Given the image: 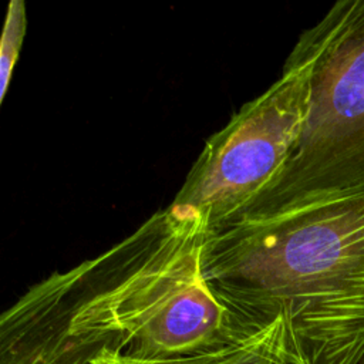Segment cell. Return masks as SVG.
<instances>
[{
    "label": "cell",
    "instance_id": "obj_1",
    "mask_svg": "<svg viewBox=\"0 0 364 364\" xmlns=\"http://www.w3.org/2000/svg\"><path fill=\"white\" fill-rule=\"evenodd\" d=\"M205 269L223 297L283 317L290 364L364 358V189L263 200L208 233Z\"/></svg>",
    "mask_w": 364,
    "mask_h": 364
},
{
    "label": "cell",
    "instance_id": "obj_2",
    "mask_svg": "<svg viewBox=\"0 0 364 364\" xmlns=\"http://www.w3.org/2000/svg\"><path fill=\"white\" fill-rule=\"evenodd\" d=\"M208 230L169 206L107 253L64 277L80 309L142 360L173 358L233 344L274 318L225 299L205 269Z\"/></svg>",
    "mask_w": 364,
    "mask_h": 364
},
{
    "label": "cell",
    "instance_id": "obj_3",
    "mask_svg": "<svg viewBox=\"0 0 364 364\" xmlns=\"http://www.w3.org/2000/svg\"><path fill=\"white\" fill-rule=\"evenodd\" d=\"M311 57L299 38L282 75L213 134L171 203L208 233L260 203L280 182L310 107Z\"/></svg>",
    "mask_w": 364,
    "mask_h": 364
},
{
    "label": "cell",
    "instance_id": "obj_4",
    "mask_svg": "<svg viewBox=\"0 0 364 364\" xmlns=\"http://www.w3.org/2000/svg\"><path fill=\"white\" fill-rule=\"evenodd\" d=\"M300 40L311 57L309 114L264 199L320 200L364 189V0L337 1Z\"/></svg>",
    "mask_w": 364,
    "mask_h": 364
},
{
    "label": "cell",
    "instance_id": "obj_5",
    "mask_svg": "<svg viewBox=\"0 0 364 364\" xmlns=\"http://www.w3.org/2000/svg\"><path fill=\"white\" fill-rule=\"evenodd\" d=\"M117 336L87 316L61 273L34 284L0 318V364H94Z\"/></svg>",
    "mask_w": 364,
    "mask_h": 364
},
{
    "label": "cell",
    "instance_id": "obj_6",
    "mask_svg": "<svg viewBox=\"0 0 364 364\" xmlns=\"http://www.w3.org/2000/svg\"><path fill=\"white\" fill-rule=\"evenodd\" d=\"M94 364H290L286 326L282 316L260 327L247 337L210 351L173 358L142 360L121 354L117 348H105Z\"/></svg>",
    "mask_w": 364,
    "mask_h": 364
},
{
    "label": "cell",
    "instance_id": "obj_7",
    "mask_svg": "<svg viewBox=\"0 0 364 364\" xmlns=\"http://www.w3.org/2000/svg\"><path fill=\"white\" fill-rule=\"evenodd\" d=\"M26 26L27 18L24 1H10L0 44V101L4 100V95L7 92L13 68L16 65L24 40Z\"/></svg>",
    "mask_w": 364,
    "mask_h": 364
},
{
    "label": "cell",
    "instance_id": "obj_8",
    "mask_svg": "<svg viewBox=\"0 0 364 364\" xmlns=\"http://www.w3.org/2000/svg\"><path fill=\"white\" fill-rule=\"evenodd\" d=\"M360 364H364V358H363V360H361V361H360Z\"/></svg>",
    "mask_w": 364,
    "mask_h": 364
}]
</instances>
